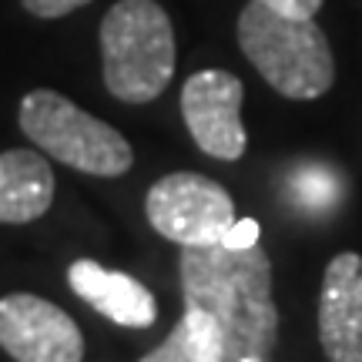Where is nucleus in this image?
<instances>
[{
    "label": "nucleus",
    "instance_id": "1",
    "mask_svg": "<svg viewBox=\"0 0 362 362\" xmlns=\"http://www.w3.org/2000/svg\"><path fill=\"white\" fill-rule=\"evenodd\" d=\"M185 309L208 312L221 329L225 359L269 362L279 339V305L272 298V262L259 245H188L178 262Z\"/></svg>",
    "mask_w": 362,
    "mask_h": 362
},
{
    "label": "nucleus",
    "instance_id": "2",
    "mask_svg": "<svg viewBox=\"0 0 362 362\" xmlns=\"http://www.w3.org/2000/svg\"><path fill=\"white\" fill-rule=\"evenodd\" d=\"M238 44L282 98L315 101L336 81L332 47L315 17H288L262 0L238 13Z\"/></svg>",
    "mask_w": 362,
    "mask_h": 362
},
{
    "label": "nucleus",
    "instance_id": "3",
    "mask_svg": "<svg viewBox=\"0 0 362 362\" xmlns=\"http://www.w3.org/2000/svg\"><path fill=\"white\" fill-rule=\"evenodd\" d=\"M104 84L124 104H148L171 84L175 30L155 0H117L101 21Z\"/></svg>",
    "mask_w": 362,
    "mask_h": 362
},
{
    "label": "nucleus",
    "instance_id": "4",
    "mask_svg": "<svg viewBox=\"0 0 362 362\" xmlns=\"http://www.w3.org/2000/svg\"><path fill=\"white\" fill-rule=\"evenodd\" d=\"M21 131L40 151H47L61 165L78 168L84 175L117 178L134 165V151L121 131H115L101 117L81 111L71 98L57 90L37 88L24 94Z\"/></svg>",
    "mask_w": 362,
    "mask_h": 362
},
{
    "label": "nucleus",
    "instance_id": "5",
    "mask_svg": "<svg viewBox=\"0 0 362 362\" xmlns=\"http://www.w3.org/2000/svg\"><path fill=\"white\" fill-rule=\"evenodd\" d=\"M144 211L151 228L181 248L218 245L235 225L232 194L198 171H175L158 178L144 198Z\"/></svg>",
    "mask_w": 362,
    "mask_h": 362
},
{
    "label": "nucleus",
    "instance_id": "6",
    "mask_svg": "<svg viewBox=\"0 0 362 362\" xmlns=\"http://www.w3.org/2000/svg\"><path fill=\"white\" fill-rule=\"evenodd\" d=\"M245 88L232 71H198L181 88V115L194 144L218 161H238L245 155V124H242Z\"/></svg>",
    "mask_w": 362,
    "mask_h": 362
},
{
    "label": "nucleus",
    "instance_id": "7",
    "mask_svg": "<svg viewBox=\"0 0 362 362\" xmlns=\"http://www.w3.org/2000/svg\"><path fill=\"white\" fill-rule=\"evenodd\" d=\"M0 349L17 362H81L84 336L54 302L13 292L0 298Z\"/></svg>",
    "mask_w": 362,
    "mask_h": 362
},
{
    "label": "nucleus",
    "instance_id": "8",
    "mask_svg": "<svg viewBox=\"0 0 362 362\" xmlns=\"http://www.w3.org/2000/svg\"><path fill=\"white\" fill-rule=\"evenodd\" d=\"M319 339L329 362H362V255L339 252L319 292Z\"/></svg>",
    "mask_w": 362,
    "mask_h": 362
},
{
    "label": "nucleus",
    "instance_id": "9",
    "mask_svg": "<svg viewBox=\"0 0 362 362\" xmlns=\"http://www.w3.org/2000/svg\"><path fill=\"white\" fill-rule=\"evenodd\" d=\"M67 285L78 298H84L94 312L124 329H148L158 319L155 296L138 279L124 272L104 269L98 262L81 259L67 269Z\"/></svg>",
    "mask_w": 362,
    "mask_h": 362
},
{
    "label": "nucleus",
    "instance_id": "10",
    "mask_svg": "<svg viewBox=\"0 0 362 362\" xmlns=\"http://www.w3.org/2000/svg\"><path fill=\"white\" fill-rule=\"evenodd\" d=\"M54 202V171L30 148L0 155V225L37 221Z\"/></svg>",
    "mask_w": 362,
    "mask_h": 362
},
{
    "label": "nucleus",
    "instance_id": "11",
    "mask_svg": "<svg viewBox=\"0 0 362 362\" xmlns=\"http://www.w3.org/2000/svg\"><path fill=\"white\" fill-rule=\"evenodd\" d=\"M225 359V346H221V329L218 322L202 309H185L171 336L148 352L141 362H221Z\"/></svg>",
    "mask_w": 362,
    "mask_h": 362
},
{
    "label": "nucleus",
    "instance_id": "12",
    "mask_svg": "<svg viewBox=\"0 0 362 362\" xmlns=\"http://www.w3.org/2000/svg\"><path fill=\"white\" fill-rule=\"evenodd\" d=\"M292 198H296L305 211H329V208H336V202H339L336 171L305 165V168L292 178Z\"/></svg>",
    "mask_w": 362,
    "mask_h": 362
},
{
    "label": "nucleus",
    "instance_id": "13",
    "mask_svg": "<svg viewBox=\"0 0 362 362\" xmlns=\"http://www.w3.org/2000/svg\"><path fill=\"white\" fill-rule=\"evenodd\" d=\"M259 221L255 218H235V225L225 232V238H221V245L225 248H252L259 245Z\"/></svg>",
    "mask_w": 362,
    "mask_h": 362
},
{
    "label": "nucleus",
    "instance_id": "14",
    "mask_svg": "<svg viewBox=\"0 0 362 362\" xmlns=\"http://www.w3.org/2000/svg\"><path fill=\"white\" fill-rule=\"evenodd\" d=\"M27 11L34 13V17H64V13L78 11L90 0H21Z\"/></svg>",
    "mask_w": 362,
    "mask_h": 362
},
{
    "label": "nucleus",
    "instance_id": "15",
    "mask_svg": "<svg viewBox=\"0 0 362 362\" xmlns=\"http://www.w3.org/2000/svg\"><path fill=\"white\" fill-rule=\"evenodd\" d=\"M262 4H269L288 17H315V11L322 7V0H262Z\"/></svg>",
    "mask_w": 362,
    "mask_h": 362
},
{
    "label": "nucleus",
    "instance_id": "16",
    "mask_svg": "<svg viewBox=\"0 0 362 362\" xmlns=\"http://www.w3.org/2000/svg\"><path fill=\"white\" fill-rule=\"evenodd\" d=\"M238 362H259V359H252V356H245V359H238Z\"/></svg>",
    "mask_w": 362,
    "mask_h": 362
}]
</instances>
